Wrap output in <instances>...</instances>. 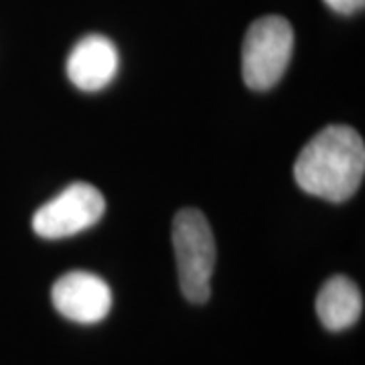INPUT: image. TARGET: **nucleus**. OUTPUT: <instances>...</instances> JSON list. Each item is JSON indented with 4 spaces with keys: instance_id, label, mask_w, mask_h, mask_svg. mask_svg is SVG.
<instances>
[{
    "instance_id": "nucleus-4",
    "label": "nucleus",
    "mask_w": 365,
    "mask_h": 365,
    "mask_svg": "<svg viewBox=\"0 0 365 365\" xmlns=\"http://www.w3.org/2000/svg\"><path fill=\"white\" fill-rule=\"evenodd\" d=\"M104 211V195L93 185L73 182L37 209L31 225L35 234L45 240H61L93 227Z\"/></svg>"
},
{
    "instance_id": "nucleus-8",
    "label": "nucleus",
    "mask_w": 365,
    "mask_h": 365,
    "mask_svg": "<svg viewBox=\"0 0 365 365\" xmlns=\"http://www.w3.org/2000/svg\"><path fill=\"white\" fill-rule=\"evenodd\" d=\"M331 11L339 14H353L357 11H361L365 4V0H323Z\"/></svg>"
},
{
    "instance_id": "nucleus-7",
    "label": "nucleus",
    "mask_w": 365,
    "mask_h": 365,
    "mask_svg": "<svg viewBox=\"0 0 365 365\" xmlns=\"http://www.w3.org/2000/svg\"><path fill=\"white\" fill-rule=\"evenodd\" d=\"M364 311V299L357 284L347 276L329 278L317 297L319 321L329 331H345L353 327Z\"/></svg>"
},
{
    "instance_id": "nucleus-2",
    "label": "nucleus",
    "mask_w": 365,
    "mask_h": 365,
    "mask_svg": "<svg viewBox=\"0 0 365 365\" xmlns=\"http://www.w3.org/2000/svg\"><path fill=\"white\" fill-rule=\"evenodd\" d=\"M173 248L185 299L195 304L207 302L215 268V240L207 217L199 209H181L175 215Z\"/></svg>"
},
{
    "instance_id": "nucleus-3",
    "label": "nucleus",
    "mask_w": 365,
    "mask_h": 365,
    "mask_svg": "<svg viewBox=\"0 0 365 365\" xmlns=\"http://www.w3.org/2000/svg\"><path fill=\"white\" fill-rule=\"evenodd\" d=\"M294 31L284 16H262L248 29L242 45V78L250 90H270L288 69Z\"/></svg>"
},
{
    "instance_id": "nucleus-6",
    "label": "nucleus",
    "mask_w": 365,
    "mask_h": 365,
    "mask_svg": "<svg viewBox=\"0 0 365 365\" xmlns=\"http://www.w3.org/2000/svg\"><path fill=\"white\" fill-rule=\"evenodd\" d=\"M120 57L116 45L104 35H88L67 57V78L83 91H100L116 78Z\"/></svg>"
},
{
    "instance_id": "nucleus-5",
    "label": "nucleus",
    "mask_w": 365,
    "mask_h": 365,
    "mask_svg": "<svg viewBox=\"0 0 365 365\" xmlns=\"http://www.w3.org/2000/svg\"><path fill=\"white\" fill-rule=\"evenodd\" d=\"M57 313L79 325L104 321L112 309V290L104 278L86 270L63 274L51 290Z\"/></svg>"
},
{
    "instance_id": "nucleus-1",
    "label": "nucleus",
    "mask_w": 365,
    "mask_h": 365,
    "mask_svg": "<svg viewBox=\"0 0 365 365\" xmlns=\"http://www.w3.org/2000/svg\"><path fill=\"white\" fill-rule=\"evenodd\" d=\"M365 173L364 138L349 126L333 124L313 136L294 163V179L309 195L331 203L351 199Z\"/></svg>"
}]
</instances>
